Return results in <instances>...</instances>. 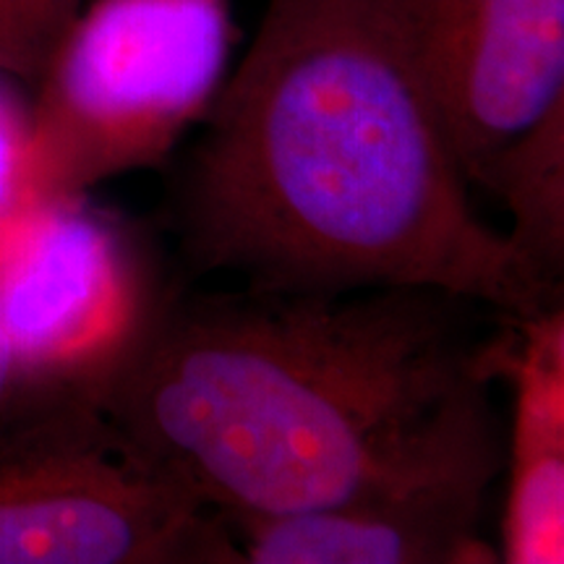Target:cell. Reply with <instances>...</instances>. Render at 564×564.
<instances>
[{
	"label": "cell",
	"mask_w": 564,
	"mask_h": 564,
	"mask_svg": "<svg viewBox=\"0 0 564 564\" xmlns=\"http://www.w3.org/2000/svg\"><path fill=\"white\" fill-rule=\"evenodd\" d=\"M87 0H0V70L32 89Z\"/></svg>",
	"instance_id": "cell-9"
},
{
	"label": "cell",
	"mask_w": 564,
	"mask_h": 564,
	"mask_svg": "<svg viewBox=\"0 0 564 564\" xmlns=\"http://www.w3.org/2000/svg\"><path fill=\"white\" fill-rule=\"evenodd\" d=\"M419 61L468 181L512 215V243L564 267V0H405Z\"/></svg>",
	"instance_id": "cell-4"
},
{
	"label": "cell",
	"mask_w": 564,
	"mask_h": 564,
	"mask_svg": "<svg viewBox=\"0 0 564 564\" xmlns=\"http://www.w3.org/2000/svg\"><path fill=\"white\" fill-rule=\"evenodd\" d=\"M217 512L147 470L95 400L0 447V564H241Z\"/></svg>",
	"instance_id": "cell-5"
},
{
	"label": "cell",
	"mask_w": 564,
	"mask_h": 564,
	"mask_svg": "<svg viewBox=\"0 0 564 564\" xmlns=\"http://www.w3.org/2000/svg\"><path fill=\"white\" fill-rule=\"evenodd\" d=\"M150 314L129 241L84 194L0 217V335L30 371L95 398Z\"/></svg>",
	"instance_id": "cell-6"
},
{
	"label": "cell",
	"mask_w": 564,
	"mask_h": 564,
	"mask_svg": "<svg viewBox=\"0 0 564 564\" xmlns=\"http://www.w3.org/2000/svg\"><path fill=\"white\" fill-rule=\"evenodd\" d=\"M230 0H87L32 100L30 194L160 165L230 74Z\"/></svg>",
	"instance_id": "cell-3"
},
{
	"label": "cell",
	"mask_w": 564,
	"mask_h": 564,
	"mask_svg": "<svg viewBox=\"0 0 564 564\" xmlns=\"http://www.w3.org/2000/svg\"><path fill=\"white\" fill-rule=\"evenodd\" d=\"M499 470L494 444L340 505L223 520L251 564H491L481 514Z\"/></svg>",
	"instance_id": "cell-7"
},
{
	"label": "cell",
	"mask_w": 564,
	"mask_h": 564,
	"mask_svg": "<svg viewBox=\"0 0 564 564\" xmlns=\"http://www.w3.org/2000/svg\"><path fill=\"white\" fill-rule=\"evenodd\" d=\"M486 369L510 384L512 429L499 562H564V308L505 316Z\"/></svg>",
	"instance_id": "cell-8"
},
{
	"label": "cell",
	"mask_w": 564,
	"mask_h": 564,
	"mask_svg": "<svg viewBox=\"0 0 564 564\" xmlns=\"http://www.w3.org/2000/svg\"><path fill=\"white\" fill-rule=\"evenodd\" d=\"M24 84L0 70V217L32 199V100Z\"/></svg>",
	"instance_id": "cell-11"
},
{
	"label": "cell",
	"mask_w": 564,
	"mask_h": 564,
	"mask_svg": "<svg viewBox=\"0 0 564 564\" xmlns=\"http://www.w3.org/2000/svg\"><path fill=\"white\" fill-rule=\"evenodd\" d=\"M183 194L199 272L270 293L415 288L525 316L562 303L470 207L405 0H267Z\"/></svg>",
	"instance_id": "cell-1"
},
{
	"label": "cell",
	"mask_w": 564,
	"mask_h": 564,
	"mask_svg": "<svg viewBox=\"0 0 564 564\" xmlns=\"http://www.w3.org/2000/svg\"><path fill=\"white\" fill-rule=\"evenodd\" d=\"M453 295H196L152 308L95 400L131 457L220 518L288 514L499 444Z\"/></svg>",
	"instance_id": "cell-2"
},
{
	"label": "cell",
	"mask_w": 564,
	"mask_h": 564,
	"mask_svg": "<svg viewBox=\"0 0 564 564\" xmlns=\"http://www.w3.org/2000/svg\"><path fill=\"white\" fill-rule=\"evenodd\" d=\"M87 398L91 394L82 387L53 382L26 369L0 335V447Z\"/></svg>",
	"instance_id": "cell-10"
}]
</instances>
